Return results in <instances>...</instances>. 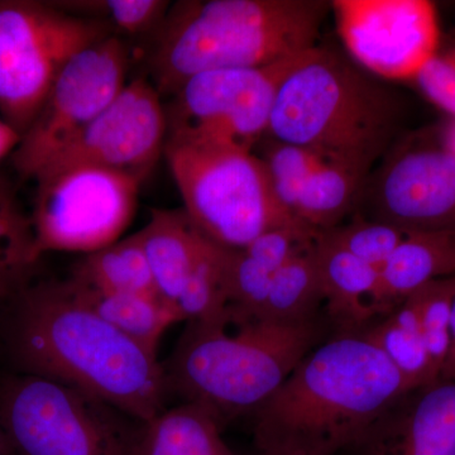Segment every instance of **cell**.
Here are the masks:
<instances>
[{"label": "cell", "instance_id": "1", "mask_svg": "<svg viewBox=\"0 0 455 455\" xmlns=\"http://www.w3.org/2000/svg\"><path fill=\"white\" fill-rule=\"evenodd\" d=\"M16 299L12 353L26 373L71 386L143 424L164 411L157 355L76 300L65 281L26 287Z\"/></svg>", "mask_w": 455, "mask_h": 455}, {"label": "cell", "instance_id": "2", "mask_svg": "<svg viewBox=\"0 0 455 455\" xmlns=\"http://www.w3.org/2000/svg\"><path fill=\"white\" fill-rule=\"evenodd\" d=\"M396 367L362 333H339L307 355L253 412L260 455H339L403 392Z\"/></svg>", "mask_w": 455, "mask_h": 455}, {"label": "cell", "instance_id": "3", "mask_svg": "<svg viewBox=\"0 0 455 455\" xmlns=\"http://www.w3.org/2000/svg\"><path fill=\"white\" fill-rule=\"evenodd\" d=\"M324 0H187L171 5L149 59L154 86L172 97L197 74L262 68L317 47Z\"/></svg>", "mask_w": 455, "mask_h": 455}, {"label": "cell", "instance_id": "4", "mask_svg": "<svg viewBox=\"0 0 455 455\" xmlns=\"http://www.w3.org/2000/svg\"><path fill=\"white\" fill-rule=\"evenodd\" d=\"M319 316L276 323L227 307L221 315L188 322L167 367V392L211 412L220 427L252 415L323 343Z\"/></svg>", "mask_w": 455, "mask_h": 455}, {"label": "cell", "instance_id": "5", "mask_svg": "<svg viewBox=\"0 0 455 455\" xmlns=\"http://www.w3.org/2000/svg\"><path fill=\"white\" fill-rule=\"evenodd\" d=\"M400 110L383 84L317 46L281 84L266 137L371 172L394 142Z\"/></svg>", "mask_w": 455, "mask_h": 455}, {"label": "cell", "instance_id": "6", "mask_svg": "<svg viewBox=\"0 0 455 455\" xmlns=\"http://www.w3.org/2000/svg\"><path fill=\"white\" fill-rule=\"evenodd\" d=\"M164 155L184 211L215 243L242 250L268 230L307 227L278 204L265 164L253 152L166 140Z\"/></svg>", "mask_w": 455, "mask_h": 455}, {"label": "cell", "instance_id": "7", "mask_svg": "<svg viewBox=\"0 0 455 455\" xmlns=\"http://www.w3.org/2000/svg\"><path fill=\"white\" fill-rule=\"evenodd\" d=\"M109 36L104 23L55 3L0 0V112L20 139L65 65Z\"/></svg>", "mask_w": 455, "mask_h": 455}, {"label": "cell", "instance_id": "8", "mask_svg": "<svg viewBox=\"0 0 455 455\" xmlns=\"http://www.w3.org/2000/svg\"><path fill=\"white\" fill-rule=\"evenodd\" d=\"M103 405L65 383L20 374L0 388V423L17 455H136L139 434Z\"/></svg>", "mask_w": 455, "mask_h": 455}, {"label": "cell", "instance_id": "9", "mask_svg": "<svg viewBox=\"0 0 455 455\" xmlns=\"http://www.w3.org/2000/svg\"><path fill=\"white\" fill-rule=\"evenodd\" d=\"M307 52L262 68L208 71L191 77L164 107L166 140L253 152L267 134L281 84Z\"/></svg>", "mask_w": 455, "mask_h": 455}, {"label": "cell", "instance_id": "10", "mask_svg": "<svg viewBox=\"0 0 455 455\" xmlns=\"http://www.w3.org/2000/svg\"><path fill=\"white\" fill-rule=\"evenodd\" d=\"M31 217L41 254L97 252L118 241L133 220L140 180L104 167L76 164L36 179Z\"/></svg>", "mask_w": 455, "mask_h": 455}, {"label": "cell", "instance_id": "11", "mask_svg": "<svg viewBox=\"0 0 455 455\" xmlns=\"http://www.w3.org/2000/svg\"><path fill=\"white\" fill-rule=\"evenodd\" d=\"M130 52L109 36L75 55L53 83L49 97L13 152V164L35 180L68 143L107 109L125 86Z\"/></svg>", "mask_w": 455, "mask_h": 455}, {"label": "cell", "instance_id": "12", "mask_svg": "<svg viewBox=\"0 0 455 455\" xmlns=\"http://www.w3.org/2000/svg\"><path fill=\"white\" fill-rule=\"evenodd\" d=\"M344 47L367 73L416 79L438 53L435 5L427 0H334Z\"/></svg>", "mask_w": 455, "mask_h": 455}, {"label": "cell", "instance_id": "13", "mask_svg": "<svg viewBox=\"0 0 455 455\" xmlns=\"http://www.w3.org/2000/svg\"><path fill=\"white\" fill-rule=\"evenodd\" d=\"M166 112L154 84L139 77L125 84L104 112L77 134L36 176L90 164L143 181L164 151Z\"/></svg>", "mask_w": 455, "mask_h": 455}, {"label": "cell", "instance_id": "14", "mask_svg": "<svg viewBox=\"0 0 455 455\" xmlns=\"http://www.w3.org/2000/svg\"><path fill=\"white\" fill-rule=\"evenodd\" d=\"M363 203L361 217L405 232L455 229V155L447 146L394 149L368 175L357 208Z\"/></svg>", "mask_w": 455, "mask_h": 455}, {"label": "cell", "instance_id": "15", "mask_svg": "<svg viewBox=\"0 0 455 455\" xmlns=\"http://www.w3.org/2000/svg\"><path fill=\"white\" fill-rule=\"evenodd\" d=\"M348 451L357 455H455V381L403 392Z\"/></svg>", "mask_w": 455, "mask_h": 455}, {"label": "cell", "instance_id": "16", "mask_svg": "<svg viewBox=\"0 0 455 455\" xmlns=\"http://www.w3.org/2000/svg\"><path fill=\"white\" fill-rule=\"evenodd\" d=\"M315 257L328 315L343 329L359 333L381 314L379 271L316 235Z\"/></svg>", "mask_w": 455, "mask_h": 455}, {"label": "cell", "instance_id": "17", "mask_svg": "<svg viewBox=\"0 0 455 455\" xmlns=\"http://www.w3.org/2000/svg\"><path fill=\"white\" fill-rule=\"evenodd\" d=\"M455 276V229L410 233L379 269L382 315L430 281Z\"/></svg>", "mask_w": 455, "mask_h": 455}, {"label": "cell", "instance_id": "18", "mask_svg": "<svg viewBox=\"0 0 455 455\" xmlns=\"http://www.w3.org/2000/svg\"><path fill=\"white\" fill-rule=\"evenodd\" d=\"M139 233L158 296L173 307L208 236L184 209L152 212L148 224Z\"/></svg>", "mask_w": 455, "mask_h": 455}, {"label": "cell", "instance_id": "19", "mask_svg": "<svg viewBox=\"0 0 455 455\" xmlns=\"http://www.w3.org/2000/svg\"><path fill=\"white\" fill-rule=\"evenodd\" d=\"M65 284L76 300L154 355L164 331L181 322L176 310L158 296L97 291L70 280Z\"/></svg>", "mask_w": 455, "mask_h": 455}, {"label": "cell", "instance_id": "20", "mask_svg": "<svg viewBox=\"0 0 455 455\" xmlns=\"http://www.w3.org/2000/svg\"><path fill=\"white\" fill-rule=\"evenodd\" d=\"M370 171L326 158L307 179L296 202V220L316 233L339 226L357 209Z\"/></svg>", "mask_w": 455, "mask_h": 455}, {"label": "cell", "instance_id": "21", "mask_svg": "<svg viewBox=\"0 0 455 455\" xmlns=\"http://www.w3.org/2000/svg\"><path fill=\"white\" fill-rule=\"evenodd\" d=\"M136 455H233L217 419L196 403L164 410L139 434Z\"/></svg>", "mask_w": 455, "mask_h": 455}, {"label": "cell", "instance_id": "22", "mask_svg": "<svg viewBox=\"0 0 455 455\" xmlns=\"http://www.w3.org/2000/svg\"><path fill=\"white\" fill-rule=\"evenodd\" d=\"M68 280L97 291L158 296L139 232L86 254Z\"/></svg>", "mask_w": 455, "mask_h": 455}, {"label": "cell", "instance_id": "23", "mask_svg": "<svg viewBox=\"0 0 455 455\" xmlns=\"http://www.w3.org/2000/svg\"><path fill=\"white\" fill-rule=\"evenodd\" d=\"M364 329L367 331L359 333L381 350L411 390L438 381L425 346L418 311L410 299Z\"/></svg>", "mask_w": 455, "mask_h": 455}, {"label": "cell", "instance_id": "24", "mask_svg": "<svg viewBox=\"0 0 455 455\" xmlns=\"http://www.w3.org/2000/svg\"><path fill=\"white\" fill-rule=\"evenodd\" d=\"M41 256L31 217L11 184L0 178V304L26 289Z\"/></svg>", "mask_w": 455, "mask_h": 455}, {"label": "cell", "instance_id": "25", "mask_svg": "<svg viewBox=\"0 0 455 455\" xmlns=\"http://www.w3.org/2000/svg\"><path fill=\"white\" fill-rule=\"evenodd\" d=\"M320 304H324V295L314 245L275 272L267 300L257 317L276 323L307 322L319 316Z\"/></svg>", "mask_w": 455, "mask_h": 455}, {"label": "cell", "instance_id": "26", "mask_svg": "<svg viewBox=\"0 0 455 455\" xmlns=\"http://www.w3.org/2000/svg\"><path fill=\"white\" fill-rule=\"evenodd\" d=\"M230 248L206 239L196 266L173 307L180 319L194 322L217 317L228 307V263Z\"/></svg>", "mask_w": 455, "mask_h": 455}, {"label": "cell", "instance_id": "27", "mask_svg": "<svg viewBox=\"0 0 455 455\" xmlns=\"http://www.w3.org/2000/svg\"><path fill=\"white\" fill-rule=\"evenodd\" d=\"M55 4L75 16L104 23L116 37L157 35L171 7L164 0H76Z\"/></svg>", "mask_w": 455, "mask_h": 455}, {"label": "cell", "instance_id": "28", "mask_svg": "<svg viewBox=\"0 0 455 455\" xmlns=\"http://www.w3.org/2000/svg\"><path fill=\"white\" fill-rule=\"evenodd\" d=\"M259 143L263 146L259 157L267 170L275 197L283 209L295 218L293 211L302 185L328 157L313 149L277 142L267 137Z\"/></svg>", "mask_w": 455, "mask_h": 455}, {"label": "cell", "instance_id": "29", "mask_svg": "<svg viewBox=\"0 0 455 455\" xmlns=\"http://www.w3.org/2000/svg\"><path fill=\"white\" fill-rule=\"evenodd\" d=\"M455 296V276L430 281L407 299L420 320L425 346L436 379L451 348V311Z\"/></svg>", "mask_w": 455, "mask_h": 455}, {"label": "cell", "instance_id": "30", "mask_svg": "<svg viewBox=\"0 0 455 455\" xmlns=\"http://www.w3.org/2000/svg\"><path fill=\"white\" fill-rule=\"evenodd\" d=\"M317 235L379 271L410 233L353 214L348 221Z\"/></svg>", "mask_w": 455, "mask_h": 455}, {"label": "cell", "instance_id": "31", "mask_svg": "<svg viewBox=\"0 0 455 455\" xmlns=\"http://www.w3.org/2000/svg\"><path fill=\"white\" fill-rule=\"evenodd\" d=\"M317 233L307 227H283L268 230L242 248L272 274L315 245Z\"/></svg>", "mask_w": 455, "mask_h": 455}, {"label": "cell", "instance_id": "32", "mask_svg": "<svg viewBox=\"0 0 455 455\" xmlns=\"http://www.w3.org/2000/svg\"><path fill=\"white\" fill-rule=\"evenodd\" d=\"M416 80L435 106L455 116V49L436 53Z\"/></svg>", "mask_w": 455, "mask_h": 455}, {"label": "cell", "instance_id": "33", "mask_svg": "<svg viewBox=\"0 0 455 455\" xmlns=\"http://www.w3.org/2000/svg\"><path fill=\"white\" fill-rule=\"evenodd\" d=\"M20 140V134L11 125L0 119V158L4 157L12 149L16 148Z\"/></svg>", "mask_w": 455, "mask_h": 455}, {"label": "cell", "instance_id": "34", "mask_svg": "<svg viewBox=\"0 0 455 455\" xmlns=\"http://www.w3.org/2000/svg\"><path fill=\"white\" fill-rule=\"evenodd\" d=\"M438 379L440 381H455V343L451 344L447 357H445L443 366L440 368Z\"/></svg>", "mask_w": 455, "mask_h": 455}, {"label": "cell", "instance_id": "35", "mask_svg": "<svg viewBox=\"0 0 455 455\" xmlns=\"http://www.w3.org/2000/svg\"><path fill=\"white\" fill-rule=\"evenodd\" d=\"M0 455H17L2 423H0Z\"/></svg>", "mask_w": 455, "mask_h": 455}, {"label": "cell", "instance_id": "36", "mask_svg": "<svg viewBox=\"0 0 455 455\" xmlns=\"http://www.w3.org/2000/svg\"><path fill=\"white\" fill-rule=\"evenodd\" d=\"M445 146H447L449 151L453 152L455 155V125L451 131H449L447 143H445Z\"/></svg>", "mask_w": 455, "mask_h": 455}, {"label": "cell", "instance_id": "37", "mask_svg": "<svg viewBox=\"0 0 455 455\" xmlns=\"http://www.w3.org/2000/svg\"><path fill=\"white\" fill-rule=\"evenodd\" d=\"M451 343H455V296L451 311Z\"/></svg>", "mask_w": 455, "mask_h": 455}]
</instances>
